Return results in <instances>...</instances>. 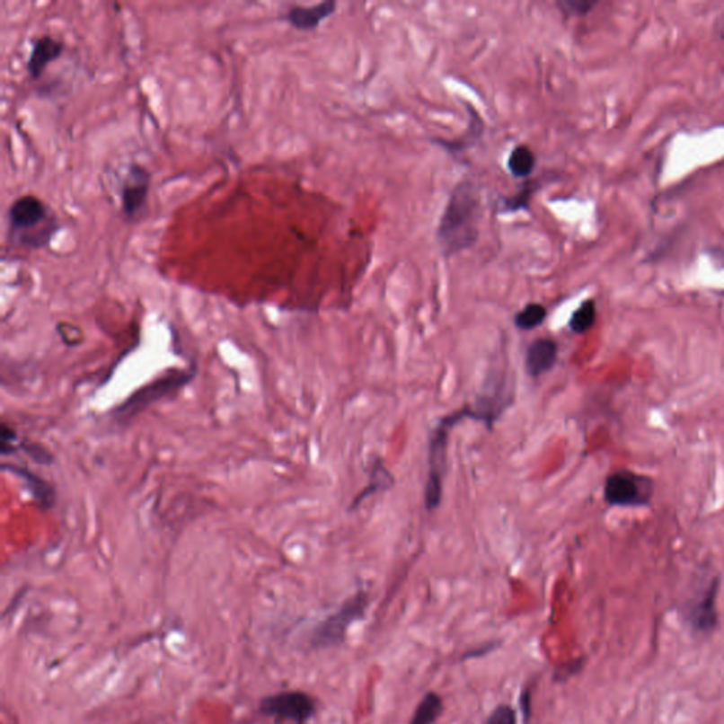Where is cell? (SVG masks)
<instances>
[{
  "label": "cell",
  "instance_id": "6da1fadb",
  "mask_svg": "<svg viewBox=\"0 0 724 724\" xmlns=\"http://www.w3.org/2000/svg\"><path fill=\"white\" fill-rule=\"evenodd\" d=\"M481 193L472 180H463L450 193L440 216L436 241L445 258L472 250L480 238Z\"/></svg>",
  "mask_w": 724,
  "mask_h": 724
},
{
  "label": "cell",
  "instance_id": "7a4b0ae2",
  "mask_svg": "<svg viewBox=\"0 0 724 724\" xmlns=\"http://www.w3.org/2000/svg\"><path fill=\"white\" fill-rule=\"evenodd\" d=\"M501 415L499 409L489 398H482V402L477 408L465 406L452 415L445 418L437 423L428 443V475L426 482L425 505L428 511H435L439 508L443 495V479H445L446 469V447L449 439L450 428L463 419H475L482 420L487 425L491 426Z\"/></svg>",
  "mask_w": 724,
  "mask_h": 724
},
{
  "label": "cell",
  "instance_id": "3957f363",
  "mask_svg": "<svg viewBox=\"0 0 724 724\" xmlns=\"http://www.w3.org/2000/svg\"><path fill=\"white\" fill-rule=\"evenodd\" d=\"M7 226L12 243L27 250L46 248L60 230L56 214L34 194L14 199L7 211Z\"/></svg>",
  "mask_w": 724,
  "mask_h": 724
},
{
  "label": "cell",
  "instance_id": "277c9868",
  "mask_svg": "<svg viewBox=\"0 0 724 724\" xmlns=\"http://www.w3.org/2000/svg\"><path fill=\"white\" fill-rule=\"evenodd\" d=\"M368 605V593L358 592L351 596L337 612L316 625L310 637V645L316 649H329L341 645L346 641L351 625L364 618Z\"/></svg>",
  "mask_w": 724,
  "mask_h": 724
},
{
  "label": "cell",
  "instance_id": "5b68a950",
  "mask_svg": "<svg viewBox=\"0 0 724 724\" xmlns=\"http://www.w3.org/2000/svg\"><path fill=\"white\" fill-rule=\"evenodd\" d=\"M654 494V482L635 472H613L605 484V499L612 507H642Z\"/></svg>",
  "mask_w": 724,
  "mask_h": 724
},
{
  "label": "cell",
  "instance_id": "8992f818",
  "mask_svg": "<svg viewBox=\"0 0 724 724\" xmlns=\"http://www.w3.org/2000/svg\"><path fill=\"white\" fill-rule=\"evenodd\" d=\"M260 709L268 718L305 724L316 713V703L305 692L289 691L262 699Z\"/></svg>",
  "mask_w": 724,
  "mask_h": 724
},
{
  "label": "cell",
  "instance_id": "52a82bcc",
  "mask_svg": "<svg viewBox=\"0 0 724 724\" xmlns=\"http://www.w3.org/2000/svg\"><path fill=\"white\" fill-rule=\"evenodd\" d=\"M191 378H193V374L189 373V371H180V369L172 371L167 375L162 376V378L156 379L154 383L140 389L135 395L130 396L127 402L117 409L115 415L120 420L133 418V416L137 415V412H140L157 399L164 398V396L170 395L177 389L183 388L189 381H191Z\"/></svg>",
  "mask_w": 724,
  "mask_h": 724
},
{
  "label": "cell",
  "instance_id": "ba28073f",
  "mask_svg": "<svg viewBox=\"0 0 724 724\" xmlns=\"http://www.w3.org/2000/svg\"><path fill=\"white\" fill-rule=\"evenodd\" d=\"M150 173L139 163H130L120 187L123 216L133 218L146 203L150 189Z\"/></svg>",
  "mask_w": 724,
  "mask_h": 724
},
{
  "label": "cell",
  "instance_id": "9c48e42d",
  "mask_svg": "<svg viewBox=\"0 0 724 724\" xmlns=\"http://www.w3.org/2000/svg\"><path fill=\"white\" fill-rule=\"evenodd\" d=\"M718 580H714L698 602L689 608L688 622L694 631L711 634L718 627Z\"/></svg>",
  "mask_w": 724,
  "mask_h": 724
},
{
  "label": "cell",
  "instance_id": "30bf717a",
  "mask_svg": "<svg viewBox=\"0 0 724 724\" xmlns=\"http://www.w3.org/2000/svg\"><path fill=\"white\" fill-rule=\"evenodd\" d=\"M66 50V46L54 37L44 34L31 43V56L27 60L26 70L31 80H39L46 71V66L58 60Z\"/></svg>",
  "mask_w": 724,
  "mask_h": 724
},
{
  "label": "cell",
  "instance_id": "8fae6325",
  "mask_svg": "<svg viewBox=\"0 0 724 724\" xmlns=\"http://www.w3.org/2000/svg\"><path fill=\"white\" fill-rule=\"evenodd\" d=\"M559 347L552 339L535 340L526 349L525 369L532 378L549 373L558 361Z\"/></svg>",
  "mask_w": 724,
  "mask_h": 724
},
{
  "label": "cell",
  "instance_id": "7c38bea8",
  "mask_svg": "<svg viewBox=\"0 0 724 724\" xmlns=\"http://www.w3.org/2000/svg\"><path fill=\"white\" fill-rule=\"evenodd\" d=\"M336 2H322L314 6H293L285 14V21L297 31H314L336 12Z\"/></svg>",
  "mask_w": 724,
  "mask_h": 724
},
{
  "label": "cell",
  "instance_id": "4fadbf2b",
  "mask_svg": "<svg viewBox=\"0 0 724 724\" xmlns=\"http://www.w3.org/2000/svg\"><path fill=\"white\" fill-rule=\"evenodd\" d=\"M4 470L16 475L17 479L23 482L26 491H29L34 501L44 509H50L53 507L56 502V492L46 480L41 479L40 475L16 464H4Z\"/></svg>",
  "mask_w": 724,
  "mask_h": 724
},
{
  "label": "cell",
  "instance_id": "5bb4252c",
  "mask_svg": "<svg viewBox=\"0 0 724 724\" xmlns=\"http://www.w3.org/2000/svg\"><path fill=\"white\" fill-rule=\"evenodd\" d=\"M469 110H472V113L469 112L470 127L469 130L463 135V137L455 140V142L435 139V143H439V145H442L446 150H449L452 154H462L464 150L470 149V147L480 139V137H481L484 125H482V120L481 118L479 117V113L475 112L472 107H470Z\"/></svg>",
  "mask_w": 724,
  "mask_h": 724
},
{
  "label": "cell",
  "instance_id": "9a60e30c",
  "mask_svg": "<svg viewBox=\"0 0 724 724\" xmlns=\"http://www.w3.org/2000/svg\"><path fill=\"white\" fill-rule=\"evenodd\" d=\"M536 156L526 145H519L516 149H512L507 160V167L512 177L516 179H526L531 176L535 170Z\"/></svg>",
  "mask_w": 724,
  "mask_h": 724
},
{
  "label": "cell",
  "instance_id": "2e32d148",
  "mask_svg": "<svg viewBox=\"0 0 724 724\" xmlns=\"http://www.w3.org/2000/svg\"><path fill=\"white\" fill-rule=\"evenodd\" d=\"M443 711V699L436 692H428L419 702L409 724H435Z\"/></svg>",
  "mask_w": 724,
  "mask_h": 724
},
{
  "label": "cell",
  "instance_id": "e0dca14e",
  "mask_svg": "<svg viewBox=\"0 0 724 724\" xmlns=\"http://www.w3.org/2000/svg\"><path fill=\"white\" fill-rule=\"evenodd\" d=\"M548 316V310L541 303H528L521 312L517 313L514 324L519 330L524 331H531L536 327L542 326V322H545Z\"/></svg>",
  "mask_w": 724,
  "mask_h": 724
},
{
  "label": "cell",
  "instance_id": "ac0fdd59",
  "mask_svg": "<svg viewBox=\"0 0 724 724\" xmlns=\"http://www.w3.org/2000/svg\"><path fill=\"white\" fill-rule=\"evenodd\" d=\"M536 189H538V183H536V180H534V181H528V184L522 187L521 191L516 196L502 197L501 201L499 203V213L511 214L521 211V209H528L532 194L535 193Z\"/></svg>",
  "mask_w": 724,
  "mask_h": 724
},
{
  "label": "cell",
  "instance_id": "d6986e66",
  "mask_svg": "<svg viewBox=\"0 0 724 724\" xmlns=\"http://www.w3.org/2000/svg\"><path fill=\"white\" fill-rule=\"evenodd\" d=\"M597 316V310H596V303L593 300H586L585 303L580 305L578 310L571 314L569 327L571 331L576 334H585L586 331L592 329Z\"/></svg>",
  "mask_w": 724,
  "mask_h": 724
},
{
  "label": "cell",
  "instance_id": "ffe728a7",
  "mask_svg": "<svg viewBox=\"0 0 724 724\" xmlns=\"http://www.w3.org/2000/svg\"><path fill=\"white\" fill-rule=\"evenodd\" d=\"M389 477H391V475H389V472H386V469L385 467H384L383 463L376 462V467H374V469L371 470V477H369V480H371V481L368 482V487H366V490H362L361 494L358 495V499H357L356 501L352 502V504H354V507H356L357 502H361L362 499H366V497H369V495H373L374 492L379 491V490H381L379 489L378 485H376V481H381V480L384 479H389Z\"/></svg>",
  "mask_w": 724,
  "mask_h": 724
},
{
  "label": "cell",
  "instance_id": "44dd1931",
  "mask_svg": "<svg viewBox=\"0 0 724 724\" xmlns=\"http://www.w3.org/2000/svg\"><path fill=\"white\" fill-rule=\"evenodd\" d=\"M485 724H517V711L511 704H499L490 713Z\"/></svg>",
  "mask_w": 724,
  "mask_h": 724
},
{
  "label": "cell",
  "instance_id": "7402d4cb",
  "mask_svg": "<svg viewBox=\"0 0 724 724\" xmlns=\"http://www.w3.org/2000/svg\"><path fill=\"white\" fill-rule=\"evenodd\" d=\"M559 9L565 12V13L571 14V16H583L592 11L596 6V2H588V0H561L558 2Z\"/></svg>",
  "mask_w": 724,
  "mask_h": 724
},
{
  "label": "cell",
  "instance_id": "603a6c76",
  "mask_svg": "<svg viewBox=\"0 0 724 724\" xmlns=\"http://www.w3.org/2000/svg\"><path fill=\"white\" fill-rule=\"evenodd\" d=\"M17 447H19V439H17L16 432L11 426L4 423V426H2V455L6 457V455L16 452Z\"/></svg>",
  "mask_w": 724,
  "mask_h": 724
},
{
  "label": "cell",
  "instance_id": "cb8c5ba5",
  "mask_svg": "<svg viewBox=\"0 0 724 724\" xmlns=\"http://www.w3.org/2000/svg\"><path fill=\"white\" fill-rule=\"evenodd\" d=\"M580 669H582V661L580 659L570 662L568 667L556 669L555 679L556 681H565V679L570 678L571 675H575Z\"/></svg>",
  "mask_w": 724,
  "mask_h": 724
},
{
  "label": "cell",
  "instance_id": "d4e9b609",
  "mask_svg": "<svg viewBox=\"0 0 724 724\" xmlns=\"http://www.w3.org/2000/svg\"><path fill=\"white\" fill-rule=\"evenodd\" d=\"M494 642H490V644L481 645V647L477 648V649H472V651L465 652L463 655V659H472V658H480L481 655L490 654V652L494 651L495 649Z\"/></svg>",
  "mask_w": 724,
  "mask_h": 724
},
{
  "label": "cell",
  "instance_id": "484cf974",
  "mask_svg": "<svg viewBox=\"0 0 724 724\" xmlns=\"http://www.w3.org/2000/svg\"><path fill=\"white\" fill-rule=\"evenodd\" d=\"M521 704L522 708H524V714H525V720L529 719V714H531V709H529V704H531V701H529V692H524L521 698Z\"/></svg>",
  "mask_w": 724,
  "mask_h": 724
}]
</instances>
